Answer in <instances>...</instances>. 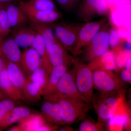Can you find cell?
<instances>
[{"instance_id":"obj_1","label":"cell","mask_w":131,"mask_h":131,"mask_svg":"<svg viewBox=\"0 0 131 131\" xmlns=\"http://www.w3.org/2000/svg\"><path fill=\"white\" fill-rule=\"evenodd\" d=\"M44 98L58 103L63 124H72L77 119H85L89 109V105L84 101L56 92Z\"/></svg>"},{"instance_id":"obj_2","label":"cell","mask_w":131,"mask_h":131,"mask_svg":"<svg viewBox=\"0 0 131 131\" xmlns=\"http://www.w3.org/2000/svg\"><path fill=\"white\" fill-rule=\"evenodd\" d=\"M75 79L78 91L89 105L94 100L93 70L84 63H75Z\"/></svg>"},{"instance_id":"obj_3","label":"cell","mask_w":131,"mask_h":131,"mask_svg":"<svg viewBox=\"0 0 131 131\" xmlns=\"http://www.w3.org/2000/svg\"><path fill=\"white\" fill-rule=\"evenodd\" d=\"M55 36L64 47L73 54L77 43L78 33L82 25L71 23L50 24Z\"/></svg>"},{"instance_id":"obj_4","label":"cell","mask_w":131,"mask_h":131,"mask_svg":"<svg viewBox=\"0 0 131 131\" xmlns=\"http://www.w3.org/2000/svg\"><path fill=\"white\" fill-rule=\"evenodd\" d=\"M110 24L108 22L102 27L84 50V57L90 62L108 50Z\"/></svg>"},{"instance_id":"obj_5","label":"cell","mask_w":131,"mask_h":131,"mask_svg":"<svg viewBox=\"0 0 131 131\" xmlns=\"http://www.w3.org/2000/svg\"><path fill=\"white\" fill-rule=\"evenodd\" d=\"M93 74L94 87L102 94H114L122 88V80L110 71L98 69Z\"/></svg>"},{"instance_id":"obj_6","label":"cell","mask_w":131,"mask_h":131,"mask_svg":"<svg viewBox=\"0 0 131 131\" xmlns=\"http://www.w3.org/2000/svg\"><path fill=\"white\" fill-rule=\"evenodd\" d=\"M107 21V19L105 18L98 21H89L82 25L79 31L77 43L73 52L74 56H77L84 51L91 40Z\"/></svg>"},{"instance_id":"obj_7","label":"cell","mask_w":131,"mask_h":131,"mask_svg":"<svg viewBox=\"0 0 131 131\" xmlns=\"http://www.w3.org/2000/svg\"><path fill=\"white\" fill-rule=\"evenodd\" d=\"M109 13L107 0H83L77 15L80 20L86 23L95 17L106 16Z\"/></svg>"},{"instance_id":"obj_8","label":"cell","mask_w":131,"mask_h":131,"mask_svg":"<svg viewBox=\"0 0 131 131\" xmlns=\"http://www.w3.org/2000/svg\"><path fill=\"white\" fill-rule=\"evenodd\" d=\"M18 3L30 22L50 24L57 21L62 17V14L58 10H38L32 6L26 1L19 0Z\"/></svg>"},{"instance_id":"obj_9","label":"cell","mask_w":131,"mask_h":131,"mask_svg":"<svg viewBox=\"0 0 131 131\" xmlns=\"http://www.w3.org/2000/svg\"><path fill=\"white\" fill-rule=\"evenodd\" d=\"M111 94H102L101 98L94 105L99 123H103L112 118L117 111L118 105V98L110 95Z\"/></svg>"},{"instance_id":"obj_10","label":"cell","mask_w":131,"mask_h":131,"mask_svg":"<svg viewBox=\"0 0 131 131\" xmlns=\"http://www.w3.org/2000/svg\"><path fill=\"white\" fill-rule=\"evenodd\" d=\"M75 63L73 69L67 70L62 76L57 85L55 93L81 99L87 103L86 101L80 93L77 87L75 79Z\"/></svg>"},{"instance_id":"obj_11","label":"cell","mask_w":131,"mask_h":131,"mask_svg":"<svg viewBox=\"0 0 131 131\" xmlns=\"http://www.w3.org/2000/svg\"><path fill=\"white\" fill-rule=\"evenodd\" d=\"M38 33L30 23L12 29L10 37L19 47L31 46Z\"/></svg>"},{"instance_id":"obj_12","label":"cell","mask_w":131,"mask_h":131,"mask_svg":"<svg viewBox=\"0 0 131 131\" xmlns=\"http://www.w3.org/2000/svg\"><path fill=\"white\" fill-rule=\"evenodd\" d=\"M49 54L52 67L60 65L68 67L77 61L74 58L68 53L57 38L49 49Z\"/></svg>"},{"instance_id":"obj_13","label":"cell","mask_w":131,"mask_h":131,"mask_svg":"<svg viewBox=\"0 0 131 131\" xmlns=\"http://www.w3.org/2000/svg\"><path fill=\"white\" fill-rule=\"evenodd\" d=\"M8 36L0 40V57L4 62L14 63L20 67L21 51L14 39Z\"/></svg>"},{"instance_id":"obj_14","label":"cell","mask_w":131,"mask_h":131,"mask_svg":"<svg viewBox=\"0 0 131 131\" xmlns=\"http://www.w3.org/2000/svg\"><path fill=\"white\" fill-rule=\"evenodd\" d=\"M41 65V58L38 52L31 47L26 48L21 53L19 66L22 71L30 77L32 72Z\"/></svg>"},{"instance_id":"obj_15","label":"cell","mask_w":131,"mask_h":131,"mask_svg":"<svg viewBox=\"0 0 131 131\" xmlns=\"http://www.w3.org/2000/svg\"><path fill=\"white\" fill-rule=\"evenodd\" d=\"M45 124L46 120L42 115L31 114L20 120L18 126L12 127L8 131H37Z\"/></svg>"},{"instance_id":"obj_16","label":"cell","mask_w":131,"mask_h":131,"mask_svg":"<svg viewBox=\"0 0 131 131\" xmlns=\"http://www.w3.org/2000/svg\"><path fill=\"white\" fill-rule=\"evenodd\" d=\"M6 11L8 23L12 29L30 23L28 17L18 3L8 6Z\"/></svg>"},{"instance_id":"obj_17","label":"cell","mask_w":131,"mask_h":131,"mask_svg":"<svg viewBox=\"0 0 131 131\" xmlns=\"http://www.w3.org/2000/svg\"><path fill=\"white\" fill-rule=\"evenodd\" d=\"M0 90L8 98L15 102L23 100L22 94L13 84L6 68L0 75Z\"/></svg>"},{"instance_id":"obj_18","label":"cell","mask_w":131,"mask_h":131,"mask_svg":"<svg viewBox=\"0 0 131 131\" xmlns=\"http://www.w3.org/2000/svg\"><path fill=\"white\" fill-rule=\"evenodd\" d=\"M68 66L64 65L53 67L47 83L43 89L42 96L44 97L56 92L59 81L62 76L68 70Z\"/></svg>"},{"instance_id":"obj_19","label":"cell","mask_w":131,"mask_h":131,"mask_svg":"<svg viewBox=\"0 0 131 131\" xmlns=\"http://www.w3.org/2000/svg\"><path fill=\"white\" fill-rule=\"evenodd\" d=\"M31 47L36 50L39 54L41 58L40 67L43 68L49 75L53 67L50 61L49 53L46 49L44 40L38 33L37 34Z\"/></svg>"},{"instance_id":"obj_20","label":"cell","mask_w":131,"mask_h":131,"mask_svg":"<svg viewBox=\"0 0 131 131\" xmlns=\"http://www.w3.org/2000/svg\"><path fill=\"white\" fill-rule=\"evenodd\" d=\"M5 63L6 69L12 83L22 95L26 78L24 76V72L21 68L16 63L12 62H6Z\"/></svg>"},{"instance_id":"obj_21","label":"cell","mask_w":131,"mask_h":131,"mask_svg":"<svg viewBox=\"0 0 131 131\" xmlns=\"http://www.w3.org/2000/svg\"><path fill=\"white\" fill-rule=\"evenodd\" d=\"M31 114V111L28 108L24 107H15L4 117L0 123V128L3 129L10 125L20 121Z\"/></svg>"},{"instance_id":"obj_22","label":"cell","mask_w":131,"mask_h":131,"mask_svg":"<svg viewBox=\"0 0 131 131\" xmlns=\"http://www.w3.org/2000/svg\"><path fill=\"white\" fill-rule=\"evenodd\" d=\"M43 88L32 81L30 77L26 78V82L22 92L23 100L34 101L40 99Z\"/></svg>"},{"instance_id":"obj_23","label":"cell","mask_w":131,"mask_h":131,"mask_svg":"<svg viewBox=\"0 0 131 131\" xmlns=\"http://www.w3.org/2000/svg\"><path fill=\"white\" fill-rule=\"evenodd\" d=\"M30 23L38 33L40 34L43 39L49 53L51 46L57 39L50 24L33 23L30 21Z\"/></svg>"},{"instance_id":"obj_24","label":"cell","mask_w":131,"mask_h":131,"mask_svg":"<svg viewBox=\"0 0 131 131\" xmlns=\"http://www.w3.org/2000/svg\"><path fill=\"white\" fill-rule=\"evenodd\" d=\"M113 49L114 50L112 51L114 55L115 61L117 68H123L128 59L131 58L130 50L123 49L118 46Z\"/></svg>"},{"instance_id":"obj_25","label":"cell","mask_w":131,"mask_h":131,"mask_svg":"<svg viewBox=\"0 0 131 131\" xmlns=\"http://www.w3.org/2000/svg\"><path fill=\"white\" fill-rule=\"evenodd\" d=\"M115 59V56L112 51H107L100 57L90 62L88 65L92 70L100 69H103L104 65L108 61Z\"/></svg>"},{"instance_id":"obj_26","label":"cell","mask_w":131,"mask_h":131,"mask_svg":"<svg viewBox=\"0 0 131 131\" xmlns=\"http://www.w3.org/2000/svg\"><path fill=\"white\" fill-rule=\"evenodd\" d=\"M12 30L8 20L6 7H0V40L9 36Z\"/></svg>"},{"instance_id":"obj_27","label":"cell","mask_w":131,"mask_h":131,"mask_svg":"<svg viewBox=\"0 0 131 131\" xmlns=\"http://www.w3.org/2000/svg\"><path fill=\"white\" fill-rule=\"evenodd\" d=\"M35 9L43 11H58L53 0H26Z\"/></svg>"},{"instance_id":"obj_28","label":"cell","mask_w":131,"mask_h":131,"mask_svg":"<svg viewBox=\"0 0 131 131\" xmlns=\"http://www.w3.org/2000/svg\"><path fill=\"white\" fill-rule=\"evenodd\" d=\"M49 75L42 67H39L34 70L30 77L34 82L38 84L43 89L47 83Z\"/></svg>"},{"instance_id":"obj_29","label":"cell","mask_w":131,"mask_h":131,"mask_svg":"<svg viewBox=\"0 0 131 131\" xmlns=\"http://www.w3.org/2000/svg\"><path fill=\"white\" fill-rule=\"evenodd\" d=\"M41 110L42 116L46 121L54 124L52 119V102L48 100H45L41 105Z\"/></svg>"},{"instance_id":"obj_30","label":"cell","mask_w":131,"mask_h":131,"mask_svg":"<svg viewBox=\"0 0 131 131\" xmlns=\"http://www.w3.org/2000/svg\"><path fill=\"white\" fill-rule=\"evenodd\" d=\"M15 102L8 98L0 101V123L6 115L15 107Z\"/></svg>"},{"instance_id":"obj_31","label":"cell","mask_w":131,"mask_h":131,"mask_svg":"<svg viewBox=\"0 0 131 131\" xmlns=\"http://www.w3.org/2000/svg\"><path fill=\"white\" fill-rule=\"evenodd\" d=\"M103 123L95 124L88 120L83 121L79 127L80 131H97L103 130Z\"/></svg>"},{"instance_id":"obj_32","label":"cell","mask_w":131,"mask_h":131,"mask_svg":"<svg viewBox=\"0 0 131 131\" xmlns=\"http://www.w3.org/2000/svg\"><path fill=\"white\" fill-rule=\"evenodd\" d=\"M109 45L112 48L117 47L119 44L120 39L118 29L115 27L110 28L109 34Z\"/></svg>"},{"instance_id":"obj_33","label":"cell","mask_w":131,"mask_h":131,"mask_svg":"<svg viewBox=\"0 0 131 131\" xmlns=\"http://www.w3.org/2000/svg\"><path fill=\"white\" fill-rule=\"evenodd\" d=\"M51 102L52 104V119L54 124L56 125H62L63 124L61 119L58 103L56 102Z\"/></svg>"},{"instance_id":"obj_34","label":"cell","mask_w":131,"mask_h":131,"mask_svg":"<svg viewBox=\"0 0 131 131\" xmlns=\"http://www.w3.org/2000/svg\"><path fill=\"white\" fill-rule=\"evenodd\" d=\"M59 5L63 8L69 9L73 6V0H56Z\"/></svg>"},{"instance_id":"obj_35","label":"cell","mask_w":131,"mask_h":131,"mask_svg":"<svg viewBox=\"0 0 131 131\" xmlns=\"http://www.w3.org/2000/svg\"><path fill=\"white\" fill-rule=\"evenodd\" d=\"M121 78L124 81L129 82L131 81V71L126 70H123L120 74Z\"/></svg>"},{"instance_id":"obj_36","label":"cell","mask_w":131,"mask_h":131,"mask_svg":"<svg viewBox=\"0 0 131 131\" xmlns=\"http://www.w3.org/2000/svg\"><path fill=\"white\" fill-rule=\"evenodd\" d=\"M117 68V65L114 59V60H111L107 62L104 65L103 70L112 71L116 69Z\"/></svg>"},{"instance_id":"obj_37","label":"cell","mask_w":131,"mask_h":131,"mask_svg":"<svg viewBox=\"0 0 131 131\" xmlns=\"http://www.w3.org/2000/svg\"><path fill=\"white\" fill-rule=\"evenodd\" d=\"M19 0H0V7H6L8 5L17 3Z\"/></svg>"},{"instance_id":"obj_38","label":"cell","mask_w":131,"mask_h":131,"mask_svg":"<svg viewBox=\"0 0 131 131\" xmlns=\"http://www.w3.org/2000/svg\"><path fill=\"white\" fill-rule=\"evenodd\" d=\"M6 64L5 62L2 58L0 57V75L3 71L6 68Z\"/></svg>"},{"instance_id":"obj_39","label":"cell","mask_w":131,"mask_h":131,"mask_svg":"<svg viewBox=\"0 0 131 131\" xmlns=\"http://www.w3.org/2000/svg\"><path fill=\"white\" fill-rule=\"evenodd\" d=\"M125 67L126 68V70L131 71V58H130L128 59L126 63Z\"/></svg>"},{"instance_id":"obj_40","label":"cell","mask_w":131,"mask_h":131,"mask_svg":"<svg viewBox=\"0 0 131 131\" xmlns=\"http://www.w3.org/2000/svg\"><path fill=\"white\" fill-rule=\"evenodd\" d=\"M3 97H4L3 94L1 90H0V101L3 99Z\"/></svg>"},{"instance_id":"obj_41","label":"cell","mask_w":131,"mask_h":131,"mask_svg":"<svg viewBox=\"0 0 131 131\" xmlns=\"http://www.w3.org/2000/svg\"><path fill=\"white\" fill-rule=\"evenodd\" d=\"M78 1V0H73V6H74V4L76 3Z\"/></svg>"},{"instance_id":"obj_42","label":"cell","mask_w":131,"mask_h":131,"mask_svg":"<svg viewBox=\"0 0 131 131\" xmlns=\"http://www.w3.org/2000/svg\"><path fill=\"white\" fill-rule=\"evenodd\" d=\"M2 130V129H1V128H0V130Z\"/></svg>"}]
</instances>
